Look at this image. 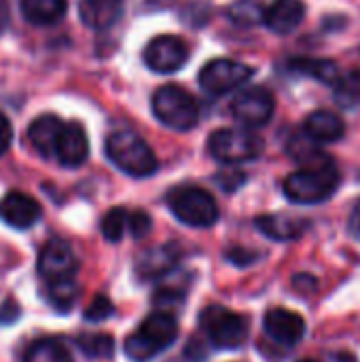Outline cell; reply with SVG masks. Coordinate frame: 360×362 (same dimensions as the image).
Here are the masks:
<instances>
[{
    "label": "cell",
    "instance_id": "obj_1",
    "mask_svg": "<svg viewBox=\"0 0 360 362\" xmlns=\"http://www.w3.org/2000/svg\"><path fill=\"white\" fill-rule=\"evenodd\" d=\"M178 337V322L168 312H153L140 329L125 339V354L134 362H146L170 348Z\"/></svg>",
    "mask_w": 360,
    "mask_h": 362
},
{
    "label": "cell",
    "instance_id": "obj_2",
    "mask_svg": "<svg viewBox=\"0 0 360 362\" xmlns=\"http://www.w3.org/2000/svg\"><path fill=\"white\" fill-rule=\"evenodd\" d=\"M339 187V172L335 163L308 165L299 172H293L284 180V195L295 204H320L329 199Z\"/></svg>",
    "mask_w": 360,
    "mask_h": 362
},
{
    "label": "cell",
    "instance_id": "obj_3",
    "mask_svg": "<svg viewBox=\"0 0 360 362\" xmlns=\"http://www.w3.org/2000/svg\"><path fill=\"white\" fill-rule=\"evenodd\" d=\"M106 157L127 176L146 178L157 172V157L134 132H115L106 138Z\"/></svg>",
    "mask_w": 360,
    "mask_h": 362
},
{
    "label": "cell",
    "instance_id": "obj_4",
    "mask_svg": "<svg viewBox=\"0 0 360 362\" xmlns=\"http://www.w3.org/2000/svg\"><path fill=\"white\" fill-rule=\"evenodd\" d=\"M168 206L172 214L195 229L212 227L219 221V206L214 197L193 185H180L168 193Z\"/></svg>",
    "mask_w": 360,
    "mask_h": 362
},
{
    "label": "cell",
    "instance_id": "obj_5",
    "mask_svg": "<svg viewBox=\"0 0 360 362\" xmlns=\"http://www.w3.org/2000/svg\"><path fill=\"white\" fill-rule=\"evenodd\" d=\"M153 112L166 127L176 132H189L199 121V106L195 98L178 85H163L155 91Z\"/></svg>",
    "mask_w": 360,
    "mask_h": 362
},
{
    "label": "cell",
    "instance_id": "obj_6",
    "mask_svg": "<svg viewBox=\"0 0 360 362\" xmlns=\"http://www.w3.org/2000/svg\"><path fill=\"white\" fill-rule=\"evenodd\" d=\"M199 327L208 339L223 350H236L248 337V320L221 305L206 308L199 316Z\"/></svg>",
    "mask_w": 360,
    "mask_h": 362
},
{
    "label": "cell",
    "instance_id": "obj_7",
    "mask_svg": "<svg viewBox=\"0 0 360 362\" xmlns=\"http://www.w3.org/2000/svg\"><path fill=\"white\" fill-rule=\"evenodd\" d=\"M208 148L221 163H244L263 153V140L246 129H216L208 140Z\"/></svg>",
    "mask_w": 360,
    "mask_h": 362
},
{
    "label": "cell",
    "instance_id": "obj_8",
    "mask_svg": "<svg viewBox=\"0 0 360 362\" xmlns=\"http://www.w3.org/2000/svg\"><path fill=\"white\" fill-rule=\"evenodd\" d=\"M250 76H252L250 66L236 62V59L219 57V59L208 62L202 68L199 85L210 95H223V93H229V91L242 87L246 81H250Z\"/></svg>",
    "mask_w": 360,
    "mask_h": 362
},
{
    "label": "cell",
    "instance_id": "obj_9",
    "mask_svg": "<svg viewBox=\"0 0 360 362\" xmlns=\"http://www.w3.org/2000/svg\"><path fill=\"white\" fill-rule=\"evenodd\" d=\"M276 110V102L274 95L263 89V87H248L242 89L233 102H231V115L233 119H238L240 123L248 125V127H261L265 125L272 115Z\"/></svg>",
    "mask_w": 360,
    "mask_h": 362
},
{
    "label": "cell",
    "instance_id": "obj_10",
    "mask_svg": "<svg viewBox=\"0 0 360 362\" xmlns=\"http://www.w3.org/2000/svg\"><path fill=\"white\" fill-rule=\"evenodd\" d=\"M189 59V49L182 38L178 36H157L144 49V64L161 74H170L180 70Z\"/></svg>",
    "mask_w": 360,
    "mask_h": 362
},
{
    "label": "cell",
    "instance_id": "obj_11",
    "mask_svg": "<svg viewBox=\"0 0 360 362\" xmlns=\"http://www.w3.org/2000/svg\"><path fill=\"white\" fill-rule=\"evenodd\" d=\"M76 259L72 248L62 240H51L45 244L38 257V274L47 280H62V278H74L76 272Z\"/></svg>",
    "mask_w": 360,
    "mask_h": 362
},
{
    "label": "cell",
    "instance_id": "obj_12",
    "mask_svg": "<svg viewBox=\"0 0 360 362\" xmlns=\"http://www.w3.org/2000/svg\"><path fill=\"white\" fill-rule=\"evenodd\" d=\"M263 327H265V333L278 341L280 346H297L303 335H306V320L291 312V310H284V308H274L265 314V320H263Z\"/></svg>",
    "mask_w": 360,
    "mask_h": 362
},
{
    "label": "cell",
    "instance_id": "obj_13",
    "mask_svg": "<svg viewBox=\"0 0 360 362\" xmlns=\"http://www.w3.org/2000/svg\"><path fill=\"white\" fill-rule=\"evenodd\" d=\"M0 218L13 229H30L40 218V206L34 197L11 191L0 199Z\"/></svg>",
    "mask_w": 360,
    "mask_h": 362
},
{
    "label": "cell",
    "instance_id": "obj_14",
    "mask_svg": "<svg viewBox=\"0 0 360 362\" xmlns=\"http://www.w3.org/2000/svg\"><path fill=\"white\" fill-rule=\"evenodd\" d=\"M87 155H89V142L85 129L79 123H66L55 148V159L64 168H79L85 163Z\"/></svg>",
    "mask_w": 360,
    "mask_h": 362
},
{
    "label": "cell",
    "instance_id": "obj_15",
    "mask_svg": "<svg viewBox=\"0 0 360 362\" xmlns=\"http://www.w3.org/2000/svg\"><path fill=\"white\" fill-rule=\"evenodd\" d=\"M64 127H66V123L59 117L42 115L30 123L28 140L42 157H55V148H57V142L62 138Z\"/></svg>",
    "mask_w": 360,
    "mask_h": 362
},
{
    "label": "cell",
    "instance_id": "obj_16",
    "mask_svg": "<svg viewBox=\"0 0 360 362\" xmlns=\"http://www.w3.org/2000/svg\"><path fill=\"white\" fill-rule=\"evenodd\" d=\"M178 263V248L172 244H163L151 250H144L136 259V274L142 280H155L172 272Z\"/></svg>",
    "mask_w": 360,
    "mask_h": 362
},
{
    "label": "cell",
    "instance_id": "obj_17",
    "mask_svg": "<svg viewBox=\"0 0 360 362\" xmlns=\"http://www.w3.org/2000/svg\"><path fill=\"white\" fill-rule=\"evenodd\" d=\"M257 229L278 242H289V240H297L301 238L310 223L306 218H297V216H289V214H263L255 221Z\"/></svg>",
    "mask_w": 360,
    "mask_h": 362
},
{
    "label": "cell",
    "instance_id": "obj_18",
    "mask_svg": "<svg viewBox=\"0 0 360 362\" xmlns=\"http://www.w3.org/2000/svg\"><path fill=\"white\" fill-rule=\"evenodd\" d=\"M79 15L87 28L106 30L123 15V0H81Z\"/></svg>",
    "mask_w": 360,
    "mask_h": 362
},
{
    "label": "cell",
    "instance_id": "obj_19",
    "mask_svg": "<svg viewBox=\"0 0 360 362\" xmlns=\"http://www.w3.org/2000/svg\"><path fill=\"white\" fill-rule=\"evenodd\" d=\"M306 6L301 0H274L265 11V23L276 34H291L303 21Z\"/></svg>",
    "mask_w": 360,
    "mask_h": 362
},
{
    "label": "cell",
    "instance_id": "obj_20",
    "mask_svg": "<svg viewBox=\"0 0 360 362\" xmlns=\"http://www.w3.org/2000/svg\"><path fill=\"white\" fill-rule=\"evenodd\" d=\"M306 134L314 142H335L346 134V123L331 110H314L306 119Z\"/></svg>",
    "mask_w": 360,
    "mask_h": 362
},
{
    "label": "cell",
    "instance_id": "obj_21",
    "mask_svg": "<svg viewBox=\"0 0 360 362\" xmlns=\"http://www.w3.org/2000/svg\"><path fill=\"white\" fill-rule=\"evenodd\" d=\"M68 8V0H21L23 17L34 25L57 23Z\"/></svg>",
    "mask_w": 360,
    "mask_h": 362
},
{
    "label": "cell",
    "instance_id": "obj_22",
    "mask_svg": "<svg viewBox=\"0 0 360 362\" xmlns=\"http://www.w3.org/2000/svg\"><path fill=\"white\" fill-rule=\"evenodd\" d=\"M289 68L293 72H297V74L312 76V78H316V81H320L325 85H335L339 81V68L331 59H310V57H301V59L291 62Z\"/></svg>",
    "mask_w": 360,
    "mask_h": 362
},
{
    "label": "cell",
    "instance_id": "obj_23",
    "mask_svg": "<svg viewBox=\"0 0 360 362\" xmlns=\"http://www.w3.org/2000/svg\"><path fill=\"white\" fill-rule=\"evenodd\" d=\"M23 362H72V354L57 339H38L28 348Z\"/></svg>",
    "mask_w": 360,
    "mask_h": 362
},
{
    "label": "cell",
    "instance_id": "obj_24",
    "mask_svg": "<svg viewBox=\"0 0 360 362\" xmlns=\"http://www.w3.org/2000/svg\"><path fill=\"white\" fill-rule=\"evenodd\" d=\"M335 102L348 110L360 108V70L339 76L335 83Z\"/></svg>",
    "mask_w": 360,
    "mask_h": 362
},
{
    "label": "cell",
    "instance_id": "obj_25",
    "mask_svg": "<svg viewBox=\"0 0 360 362\" xmlns=\"http://www.w3.org/2000/svg\"><path fill=\"white\" fill-rule=\"evenodd\" d=\"M49 303L59 310V312H66L74 305L76 297H79V286L74 282V278H62V280H53L49 282Z\"/></svg>",
    "mask_w": 360,
    "mask_h": 362
},
{
    "label": "cell",
    "instance_id": "obj_26",
    "mask_svg": "<svg viewBox=\"0 0 360 362\" xmlns=\"http://www.w3.org/2000/svg\"><path fill=\"white\" fill-rule=\"evenodd\" d=\"M265 6L259 0H236L229 6V17L233 23L250 28L257 25L259 21H265Z\"/></svg>",
    "mask_w": 360,
    "mask_h": 362
},
{
    "label": "cell",
    "instance_id": "obj_27",
    "mask_svg": "<svg viewBox=\"0 0 360 362\" xmlns=\"http://www.w3.org/2000/svg\"><path fill=\"white\" fill-rule=\"evenodd\" d=\"M81 352L89 358H110L115 352V339L104 333H89L76 339Z\"/></svg>",
    "mask_w": 360,
    "mask_h": 362
},
{
    "label": "cell",
    "instance_id": "obj_28",
    "mask_svg": "<svg viewBox=\"0 0 360 362\" xmlns=\"http://www.w3.org/2000/svg\"><path fill=\"white\" fill-rule=\"evenodd\" d=\"M127 221H129V216H127V212L123 210V208H112V210H108L106 214H104V218H102V235H104V240H108V242H119L121 238H123V233H125V227H127Z\"/></svg>",
    "mask_w": 360,
    "mask_h": 362
},
{
    "label": "cell",
    "instance_id": "obj_29",
    "mask_svg": "<svg viewBox=\"0 0 360 362\" xmlns=\"http://www.w3.org/2000/svg\"><path fill=\"white\" fill-rule=\"evenodd\" d=\"M112 312H115L112 303H110L104 295H98V297L87 305V310H85V320H89V322H102V320L110 318Z\"/></svg>",
    "mask_w": 360,
    "mask_h": 362
},
{
    "label": "cell",
    "instance_id": "obj_30",
    "mask_svg": "<svg viewBox=\"0 0 360 362\" xmlns=\"http://www.w3.org/2000/svg\"><path fill=\"white\" fill-rule=\"evenodd\" d=\"M127 227H129V231H132V235H134L136 240H142V238H146V235L151 233L153 221H151V216H149L144 210H136V212L129 214Z\"/></svg>",
    "mask_w": 360,
    "mask_h": 362
},
{
    "label": "cell",
    "instance_id": "obj_31",
    "mask_svg": "<svg viewBox=\"0 0 360 362\" xmlns=\"http://www.w3.org/2000/svg\"><path fill=\"white\" fill-rule=\"evenodd\" d=\"M216 182L221 185V189L233 191V189H238L244 182V174L242 172H236V170H225L223 174L216 176Z\"/></svg>",
    "mask_w": 360,
    "mask_h": 362
},
{
    "label": "cell",
    "instance_id": "obj_32",
    "mask_svg": "<svg viewBox=\"0 0 360 362\" xmlns=\"http://www.w3.org/2000/svg\"><path fill=\"white\" fill-rule=\"evenodd\" d=\"M182 301H185V297H182V293H178V291H159L157 295H155V303L163 310V305H168V314H172L170 312V305L174 308V305H182Z\"/></svg>",
    "mask_w": 360,
    "mask_h": 362
},
{
    "label": "cell",
    "instance_id": "obj_33",
    "mask_svg": "<svg viewBox=\"0 0 360 362\" xmlns=\"http://www.w3.org/2000/svg\"><path fill=\"white\" fill-rule=\"evenodd\" d=\"M19 318V305L15 299H6L0 305V327H6L11 322H15Z\"/></svg>",
    "mask_w": 360,
    "mask_h": 362
},
{
    "label": "cell",
    "instance_id": "obj_34",
    "mask_svg": "<svg viewBox=\"0 0 360 362\" xmlns=\"http://www.w3.org/2000/svg\"><path fill=\"white\" fill-rule=\"evenodd\" d=\"M11 140H13V127L8 119L4 117V112L0 110V155L6 153V148L11 146Z\"/></svg>",
    "mask_w": 360,
    "mask_h": 362
},
{
    "label": "cell",
    "instance_id": "obj_35",
    "mask_svg": "<svg viewBox=\"0 0 360 362\" xmlns=\"http://www.w3.org/2000/svg\"><path fill=\"white\" fill-rule=\"evenodd\" d=\"M6 19H8V6L6 0H0V30L6 25Z\"/></svg>",
    "mask_w": 360,
    "mask_h": 362
},
{
    "label": "cell",
    "instance_id": "obj_36",
    "mask_svg": "<svg viewBox=\"0 0 360 362\" xmlns=\"http://www.w3.org/2000/svg\"><path fill=\"white\" fill-rule=\"evenodd\" d=\"M352 227H354L356 231H360V202L359 206L354 208V212H352Z\"/></svg>",
    "mask_w": 360,
    "mask_h": 362
},
{
    "label": "cell",
    "instance_id": "obj_37",
    "mask_svg": "<svg viewBox=\"0 0 360 362\" xmlns=\"http://www.w3.org/2000/svg\"><path fill=\"white\" fill-rule=\"evenodd\" d=\"M299 362H318V361H299Z\"/></svg>",
    "mask_w": 360,
    "mask_h": 362
}]
</instances>
